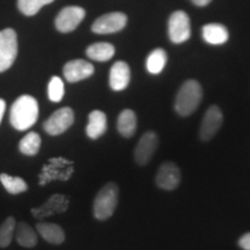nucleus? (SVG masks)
<instances>
[{
    "label": "nucleus",
    "instance_id": "nucleus-1",
    "mask_svg": "<svg viewBox=\"0 0 250 250\" xmlns=\"http://www.w3.org/2000/svg\"><path fill=\"white\" fill-rule=\"evenodd\" d=\"M39 118V103L30 95H22L15 100L9 111V123L18 131L30 129Z\"/></svg>",
    "mask_w": 250,
    "mask_h": 250
},
{
    "label": "nucleus",
    "instance_id": "nucleus-2",
    "mask_svg": "<svg viewBox=\"0 0 250 250\" xmlns=\"http://www.w3.org/2000/svg\"><path fill=\"white\" fill-rule=\"evenodd\" d=\"M203 90L196 80H188L181 87L175 100V110L180 116H190L198 108Z\"/></svg>",
    "mask_w": 250,
    "mask_h": 250
},
{
    "label": "nucleus",
    "instance_id": "nucleus-3",
    "mask_svg": "<svg viewBox=\"0 0 250 250\" xmlns=\"http://www.w3.org/2000/svg\"><path fill=\"white\" fill-rule=\"evenodd\" d=\"M118 203V187L108 183L98 192L93 205L94 217L98 220H107L114 214Z\"/></svg>",
    "mask_w": 250,
    "mask_h": 250
},
{
    "label": "nucleus",
    "instance_id": "nucleus-4",
    "mask_svg": "<svg viewBox=\"0 0 250 250\" xmlns=\"http://www.w3.org/2000/svg\"><path fill=\"white\" fill-rule=\"evenodd\" d=\"M18 56V37L12 28L0 31V73L13 65Z\"/></svg>",
    "mask_w": 250,
    "mask_h": 250
},
{
    "label": "nucleus",
    "instance_id": "nucleus-5",
    "mask_svg": "<svg viewBox=\"0 0 250 250\" xmlns=\"http://www.w3.org/2000/svg\"><path fill=\"white\" fill-rule=\"evenodd\" d=\"M74 123V112L71 108H61L50 116L43 124V129L50 136L64 133Z\"/></svg>",
    "mask_w": 250,
    "mask_h": 250
},
{
    "label": "nucleus",
    "instance_id": "nucleus-6",
    "mask_svg": "<svg viewBox=\"0 0 250 250\" xmlns=\"http://www.w3.org/2000/svg\"><path fill=\"white\" fill-rule=\"evenodd\" d=\"M168 33L171 42L175 44L184 43L190 39V19L183 11L174 12L168 22Z\"/></svg>",
    "mask_w": 250,
    "mask_h": 250
},
{
    "label": "nucleus",
    "instance_id": "nucleus-7",
    "mask_svg": "<svg viewBox=\"0 0 250 250\" xmlns=\"http://www.w3.org/2000/svg\"><path fill=\"white\" fill-rule=\"evenodd\" d=\"M85 9L78 6H68L62 8L61 13L56 18V28L61 33H70L79 26L81 21L85 18Z\"/></svg>",
    "mask_w": 250,
    "mask_h": 250
},
{
    "label": "nucleus",
    "instance_id": "nucleus-8",
    "mask_svg": "<svg viewBox=\"0 0 250 250\" xmlns=\"http://www.w3.org/2000/svg\"><path fill=\"white\" fill-rule=\"evenodd\" d=\"M223 112L218 105H211L208 109L199 129V137L203 142H208L213 138L223 125Z\"/></svg>",
    "mask_w": 250,
    "mask_h": 250
},
{
    "label": "nucleus",
    "instance_id": "nucleus-9",
    "mask_svg": "<svg viewBox=\"0 0 250 250\" xmlns=\"http://www.w3.org/2000/svg\"><path fill=\"white\" fill-rule=\"evenodd\" d=\"M126 15L120 12H114V13H108L100 17L93 23L92 30L96 34L117 33L126 26Z\"/></svg>",
    "mask_w": 250,
    "mask_h": 250
},
{
    "label": "nucleus",
    "instance_id": "nucleus-10",
    "mask_svg": "<svg viewBox=\"0 0 250 250\" xmlns=\"http://www.w3.org/2000/svg\"><path fill=\"white\" fill-rule=\"evenodd\" d=\"M158 136L153 131H148L144 134L134 149V159H136L137 164L140 166L148 164L158 148Z\"/></svg>",
    "mask_w": 250,
    "mask_h": 250
},
{
    "label": "nucleus",
    "instance_id": "nucleus-11",
    "mask_svg": "<svg viewBox=\"0 0 250 250\" xmlns=\"http://www.w3.org/2000/svg\"><path fill=\"white\" fill-rule=\"evenodd\" d=\"M156 184L164 190H174L181 182L180 168L173 162H165L156 174Z\"/></svg>",
    "mask_w": 250,
    "mask_h": 250
},
{
    "label": "nucleus",
    "instance_id": "nucleus-12",
    "mask_svg": "<svg viewBox=\"0 0 250 250\" xmlns=\"http://www.w3.org/2000/svg\"><path fill=\"white\" fill-rule=\"evenodd\" d=\"M62 73L68 83H78L93 76L94 66L83 59H74L65 64Z\"/></svg>",
    "mask_w": 250,
    "mask_h": 250
},
{
    "label": "nucleus",
    "instance_id": "nucleus-13",
    "mask_svg": "<svg viewBox=\"0 0 250 250\" xmlns=\"http://www.w3.org/2000/svg\"><path fill=\"white\" fill-rule=\"evenodd\" d=\"M131 72L129 65L125 62H116L110 68L109 85L115 92H121L129 86Z\"/></svg>",
    "mask_w": 250,
    "mask_h": 250
},
{
    "label": "nucleus",
    "instance_id": "nucleus-14",
    "mask_svg": "<svg viewBox=\"0 0 250 250\" xmlns=\"http://www.w3.org/2000/svg\"><path fill=\"white\" fill-rule=\"evenodd\" d=\"M68 198L66 196L62 195H54L49 198V201L44 203L39 208H33L31 213L34 214L35 218H44L50 217V215L55 213H62V212L66 211L68 208Z\"/></svg>",
    "mask_w": 250,
    "mask_h": 250
},
{
    "label": "nucleus",
    "instance_id": "nucleus-15",
    "mask_svg": "<svg viewBox=\"0 0 250 250\" xmlns=\"http://www.w3.org/2000/svg\"><path fill=\"white\" fill-rule=\"evenodd\" d=\"M107 131V116L103 111L94 110L88 116L86 133L90 139H99Z\"/></svg>",
    "mask_w": 250,
    "mask_h": 250
},
{
    "label": "nucleus",
    "instance_id": "nucleus-16",
    "mask_svg": "<svg viewBox=\"0 0 250 250\" xmlns=\"http://www.w3.org/2000/svg\"><path fill=\"white\" fill-rule=\"evenodd\" d=\"M37 232L46 242L51 245H62L65 241V233L62 228L57 224L39 223L36 225Z\"/></svg>",
    "mask_w": 250,
    "mask_h": 250
},
{
    "label": "nucleus",
    "instance_id": "nucleus-17",
    "mask_svg": "<svg viewBox=\"0 0 250 250\" xmlns=\"http://www.w3.org/2000/svg\"><path fill=\"white\" fill-rule=\"evenodd\" d=\"M203 39L212 45H220L228 41V31L226 27L219 23H208L203 27Z\"/></svg>",
    "mask_w": 250,
    "mask_h": 250
},
{
    "label": "nucleus",
    "instance_id": "nucleus-18",
    "mask_svg": "<svg viewBox=\"0 0 250 250\" xmlns=\"http://www.w3.org/2000/svg\"><path fill=\"white\" fill-rule=\"evenodd\" d=\"M117 129L118 132L125 137V138L132 137L137 129L136 114L132 110H130V109L122 111L117 120Z\"/></svg>",
    "mask_w": 250,
    "mask_h": 250
},
{
    "label": "nucleus",
    "instance_id": "nucleus-19",
    "mask_svg": "<svg viewBox=\"0 0 250 250\" xmlns=\"http://www.w3.org/2000/svg\"><path fill=\"white\" fill-rule=\"evenodd\" d=\"M15 239H17L19 245L24 247V248H34L37 245V235L35 230L29 225L23 223V221L17 224V227H15Z\"/></svg>",
    "mask_w": 250,
    "mask_h": 250
},
{
    "label": "nucleus",
    "instance_id": "nucleus-20",
    "mask_svg": "<svg viewBox=\"0 0 250 250\" xmlns=\"http://www.w3.org/2000/svg\"><path fill=\"white\" fill-rule=\"evenodd\" d=\"M86 55L96 62H107L115 55V46L110 43H94L86 50Z\"/></svg>",
    "mask_w": 250,
    "mask_h": 250
},
{
    "label": "nucleus",
    "instance_id": "nucleus-21",
    "mask_svg": "<svg viewBox=\"0 0 250 250\" xmlns=\"http://www.w3.org/2000/svg\"><path fill=\"white\" fill-rule=\"evenodd\" d=\"M167 64V54L165 50L155 49L149 54L146 61V68L151 74H159Z\"/></svg>",
    "mask_w": 250,
    "mask_h": 250
},
{
    "label": "nucleus",
    "instance_id": "nucleus-22",
    "mask_svg": "<svg viewBox=\"0 0 250 250\" xmlns=\"http://www.w3.org/2000/svg\"><path fill=\"white\" fill-rule=\"evenodd\" d=\"M41 148V137L36 132H29L21 139L19 144V151L24 155L34 156L39 153Z\"/></svg>",
    "mask_w": 250,
    "mask_h": 250
},
{
    "label": "nucleus",
    "instance_id": "nucleus-23",
    "mask_svg": "<svg viewBox=\"0 0 250 250\" xmlns=\"http://www.w3.org/2000/svg\"><path fill=\"white\" fill-rule=\"evenodd\" d=\"M0 182L6 189V191L12 195H19L28 190V184L21 177H14L7 174H0Z\"/></svg>",
    "mask_w": 250,
    "mask_h": 250
},
{
    "label": "nucleus",
    "instance_id": "nucleus-24",
    "mask_svg": "<svg viewBox=\"0 0 250 250\" xmlns=\"http://www.w3.org/2000/svg\"><path fill=\"white\" fill-rule=\"evenodd\" d=\"M17 221L13 217H8L5 221L0 225V248H6L11 245L13 239Z\"/></svg>",
    "mask_w": 250,
    "mask_h": 250
},
{
    "label": "nucleus",
    "instance_id": "nucleus-25",
    "mask_svg": "<svg viewBox=\"0 0 250 250\" xmlns=\"http://www.w3.org/2000/svg\"><path fill=\"white\" fill-rule=\"evenodd\" d=\"M55 0H18V7L27 17L39 13L43 6L51 4Z\"/></svg>",
    "mask_w": 250,
    "mask_h": 250
},
{
    "label": "nucleus",
    "instance_id": "nucleus-26",
    "mask_svg": "<svg viewBox=\"0 0 250 250\" xmlns=\"http://www.w3.org/2000/svg\"><path fill=\"white\" fill-rule=\"evenodd\" d=\"M48 96L50 101L61 102L64 96V83L59 77H52L48 86Z\"/></svg>",
    "mask_w": 250,
    "mask_h": 250
},
{
    "label": "nucleus",
    "instance_id": "nucleus-27",
    "mask_svg": "<svg viewBox=\"0 0 250 250\" xmlns=\"http://www.w3.org/2000/svg\"><path fill=\"white\" fill-rule=\"evenodd\" d=\"M239 246L240 248H242L243 250H250V232L246 233L245 235L240 237Z\"/></svg>",
    "mask_w": 250,
    "mask_h": 250
},
{
    "label": "nucleus",
    "instance_id": "nucleus-28",
    "mask_svg": "<svg viewBox=\"0 0 250 250\" xmlns=\"http://www.w3.org/2000/svg\"><path fill=\"white\" fill-rule=\"evenodd\" d=\"M5 110H6V102L2 99H0V123H1L2 117H4Z\"/></svg>",
    "mask_w": 250,
    "mask_h": 250
},
{
    "label": "nucleus",
    "instance_id": "nucleus-29",
    "mask_svg": "<svg viewBox=\"0 0 250 250\" xmlns=\"http://www.w3.org/2000/svg\"><path fill=\"white\" fill-rule=\"evenodd\" d=\"M192 2L197 6H201V7H203V6H206V5L210 4L211 0H192Z\"/></svg>",
    "mask_w": 250,
    "mask_h": 250
}]
</instances>
